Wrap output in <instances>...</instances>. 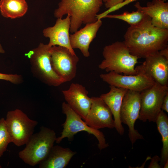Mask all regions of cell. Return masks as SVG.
Here are the masks:
<instances>
[{
  "label": "cell",
  "mask_w": 168,
  "mask_h": 168,
  "mask_svg": "<svg viewBox=\"0 0 168 168\" xmlns=\"http://www.w3.org/2000/svg\"><path fill=\"white\" fill-rule=\"evenodd\" d=\"M164 2H166L167 1V0H163Z\"/></svg>",
  "instance_id": "34"
},
{
  "label": "cell",
  "mask_w": 168,
  "mask_h": 168,
  "mask_svg": "<svg viewBox=\"0 0 168 168\" xmlns=\"http://www.w3.org/2000/svg\"><path fill=\"white\" fill-rule=\"evenodd\" d=\"M0 79L9 81L14 84H19L22 81L21 75L15 74H6L0 73Z\"/></svg>",
  "instance_id": "24"
},
{
  "label": "cell",
  "mask_w": 168,
  "mask_h": 168,
  "mask_svg": "<svg viewBox=\"0 0 168 168\" xmlns=\"http://www.w3.org/2000/svg\"><path fill=\"white\" fill-rule=\"evenodd\" d=\"M126 0H109L105 3V7L109 8Z\"/></svg>",
  "instance_id": "27"
},
{
  "label": "cell",
  "mask_w": 168,
  "mask_h": 168,
  "mask_svg": "<svg viewBox=\"0 0 168 168\" xmlns=\"http://www.w3.org/2000/svg\"><path fill=\"white\" fill-rule=\"evenodd\" d=\"M79 61L76 54H72L68 49L57 45L51 47V65L63 83L70 82L75 77Z\"/></svg>",
  "instance_id": "10"
},
{
  "label": "cell",
  "mask_w": 168,
  "mask_h": 168,
  "mask_svg": "<svg viewBox=\"0 0 168 168\" xmlns=\"http://www.w3.org/2000/svg\"><path fill=\"white\" fill-rule=\"evenodd\" d=\"M51 47L48 44L40 43L25 55L30 59L34 73L46 84L57 86L63 83L51 65Z\"/></svg>",
  "instance_id": "5"
},
{
  "label": "cell",
  "mask_w": 168,
  "mask_h": 168,
  "mask_svg": "<svg viewBox=\"0 0 168 168\" xmlns=\"http://www.w3.org/2000/svg\"><path fill=\"white\" fill-rule=\"evenodd\" d=\"M102 25L101 19H98L94 22L86 24L84 28L70 35V40L72 48L79 49L84 57H89L90 45Z\"/></svg>",
  "instance_id": "16"
},
{
  "label": "cell",
  "mask_w": 168,
  "mask_h": 168,
  "mask_svg": "<svg viewBox=\"0 0 168 168\" xmlns=\"http://www.w3.org/2000/svg\"><path fill=\"white\" fill-rule=\"evenodd\" d=\"M63 113L66 115V119L63 124V129L60 136L57 138L55 142L59 143L64 138H67L72 141L77 133L82 131L87 132L89 134L94 136L98 141L99 148L101 150L109 146L106 143L103 133L98 129L88 126L82 118L68 105L63 102L62 105Z\"/></svg>",
  "instance_id": "6"
},
{
  "label": "cell",
  "mask_w": 168,
  "mask_h": 168,
  "mask_svg": "<svg viewBox=\"0 0 168 168\" xmlns=\"http://www.w3.org/2000/svg\"><path fill=\"white\" fill-rule=\"evenodd\" d=\"M100 77L110 85L140 92L150 87L155 82L151 77L142 73L133 75H123L110 72L101 74Z\"/></svg>",
  "instance_id": "11"
},
{
  "label": "cell",
  "mask_w": 168,
  "mask_h": 168,
  "mask_svg": "<svg viewBox=\"0 0 168 168\" xmlns=\"http://www.w3.org/2000/svg\"><path fill=\"white\" fill-rule=\"evenodd\" d=\"M141 108L140 92L128 90L122 102L120 111V119L122 123L128 127V136L133 145L143 137L134 128L136 120L138 119Z\"/></svg>",
  "instance_id": "9"
},
{
  "label": "cell",
  "mask_w": 168,
  "mask_h": 168,
  "mask_svg": "<svg viewBox=\"0 0 168 168\" xmlns=\"http://www.w3.org/2000/svg\"><path fill=\"white\" fill-rule=\"evenodd\" d=\"M103 2H105V3H106V2H107L109 0H102Z\"/></svg>",
  "instance_id": "32"
},
{
  "label": "cell",
  "mask_w": 168,
  "mask_h": 168,
  "mask_svg": "<svg viewBox=\"0 0 168 168\" xmlns=\"http://www.w3.org/2000/svg\"><path fill=\"white\" fill-rule=\"evenodd\" d=\"M5 121L12 142L17 147L27 143L38 123L18 109L8 111Z\"/></svg>",
  "instance_id": "7"
},
{
  "label": "cell",
  "mask_w": 168,
  "mask_h": 168,
  "mask_svg": "<svg viewBox=\"0 0 168 168\" xmlns=\"http://www.w3.org/2000/svg\"><path fill=\"white\" fill-rule=\"evenodd\" d=\"M163 166V168H168V160L166 161V162L165 163Z\"/></svg>",
  "instance_id": "31"
},
{
  "label": "cell",
  "mask_w": 168,
  "mask_h": 168,
  "mask_svg": "<svg viewBox=\"0 0 168 168\" xmlns=\"http://www.w3.org/2000/svg\"><path fill=\"white\" fill-rule=\"evenodd\" d=\"M62 92L68 105L84 121L91 103L85 87L79 83H72L68 89Z\"/></svg>",
  "instance_id": "14"
},
{
  "label": "cell",
  "mask_w": 168,
  "mask_h": 168,
  "mask_svg": "<svg viewBox=\"0 0 168 168\" xmlns=\"http://www.w3.org/2000/svg\"><path fill=\"white\" fill-rule=\"evenodd\" d=\"M161 110L168 112V92L164 97L162 104Z\"/></svg>",
  "instance_id": "28"
},
{
  "label": "cell",
  "mask_w": 168,
  "mask_h": 168,
  "mask_svg": "<svg viewBox=\"0 0 168 168\" xmlns=\"http://www.w3.org/2000/svg\"><path fill=\"white\" fill-rule=\"evenodd\" d=\"M102 55L104 59L99 65L100 69L125 75L137 74L135 66L138 58L130 53L123 42L117 41L105 46Z\"/></svg>",
  "instance_id": "3"
},
{
  "label": "cell",
  "mask_w": 168,
  "mask_h": 168,
  "mask_svg": "<svg viewBox=\"0 0 168 168\" xmlns=\"http://www.w3.org/2000/svg\"><path fill=\"white\" fill-rule=\"evenodd\" d=\"M157 130L162 138V147L161 152L160 164L163 167L168 160V117L162 110L159 113L155 122Z\"/></svg>",
  "instance_id": "21"
},
{
  "label": "cell",
  "mask_w": 168,
  "mask_h": 168,
  "mask_svg": "<svg viewBox=\"0 0 168 168\" xmlns=\"http://www.w3.org/2000/svg\"><path fill=\"white\" fill-rule=\"evenodd\" d=\"M160 158L157 156H155L151 159V161L148 168H161V165L158 163Z\"/></svg>",
  "instance_id": "26"
},
{
  "label": "cell",
  "mask_w": 168,
  "mask_h": 168,
  "mask_svg": "<svg viewBox=\"0 0 168 168\" xmlns=\"http://www.w3.org/2000/svg\"><path fill=\"white\" fill-rule=\"evenodd\" d=\"M145 58L142 64L135 67L137 73L146 74L155 82L168 86V59L161 55L159 52Z\"/></svg>",
  "instance_id": "12"
},
{
  "label": "cell",
  "mask_w": 168,
  "mask_h": 168,
  "mask_svg": "<svg viewBox=\"0 0 168 168\" xmlns=\"http://www.w3.org/2000/svg\"><path fill=\"white\" fill-rule=\"evenodd\" d=\"M90 109L84 120L89 127L99 130L104 128L115 127L113 114L110 109L100 97H91Z\"/></svg>",
  "instance_id": "13"
},
{
  "label": "cell",
  "mask_w": 168,
  "mask_h": 168,
  "mask_svg": "<svg viewBox=\"0 0 168 168\" xmlns=\"http://www.w3.org/2000/svg\"><path fill=\"white\" fill-rule=\"evenodd\" d=\"M5 52L4 50L0 43V54H3Z\"/></svg>",
  "instance_id": "30"
},
{
  "label": "cell",
  "mask_w": 168,
  "mask_h": 168,
  "mask_svg": "<svg viewBox=\"0 0 168 168\" xmlns=\"http://www.w3.org/2000/svg\"><path fill=\"white\" fill-rule=\"evenodd\" d=\"M159 54L168 59V46L159 51Z\"/></svg>",
  "instance_id": "29"
},
{
  "label": "cell",
  "mask_w": 168,
  "mask_h": 168,
  "mask_svg": "<svg viewBox=\"0 0 168 168\" xmlns=\"http://www.w3.org/2000/svg\"><path fill=\"white\" fill-rule=\"evenodd\" d=\"M12 142L11 139L7 130L5 119H0V158L6 151L9 143Z\"/></svg>",
  "instance_id": "23"
},
{
  "label": "cell",
  "mask_w": 168,
  "mask_h": 168,
  "mask_svg": "<svg viewBox=\"0 0 168 168\" xmlns=\"http://www.w3.org/2000/svg\"><path fill=\"white\" fill-rule=\"evenodd\" d=\"M2 167L0 165V168H1Z\"/></svg>",
  "instance_id": "33"
},
{
  "label": "cell",
  "mask_w": 168,
  "mask_h": 168,
  "mask_svg": "<svg viewBox=\"0 0 168 168\" xmlns=\"http://www.w3.org/2000/svg\"><path fill=\"white\" fill-rule=\"evenodd\" d=\"M137 10L149 16L154 26L168 29V2L163 0H152L148 2L146 6L142 7L139 2L134 5Z\"/></svg>",
  "instance_id": "17"
},
{
  "label": "cell",
  "mask_w": 168,
  "mask_h": 168,
  "mask_svg": "<svg viewBox=\"0 0 168 168\" xmlns=\"http://www.w3.org/2000/svg\"><path fill=\"white\" fill-rule=\"evenodd\" d=\"M76 153L69 148L54 146L47 156L39 164V168H64Z\"/></svg>",
  "instance_id": "19"
},
{
  "label": "cell",
  "mask_w": 168,
  "mask_h": 168,
  "mask_svg": "<svg viewBox=\"0 0 168 168\" xmlns=\"http://www.w3.org/2000/svg\"><path fill=\"white\" fill-rule=\"evenodd\" d=\"M147 15L138 10L131 12H128L119 15H106L104 18H115L124 21L130 25V26L137 25L143 21Z\"/></svg>",
  "instance_id": "22"
},
{
  "label": "cell",
  "mask_w": 168,
  "mask_h": 168,
  "mask_svg": "<svg viewBox=\"0 0 168 168\" xmlns=\"http://www.w3.org/2000/svg\"><path fill=\"white\" fill-rule=\"evenodd\" d=\"M56 138L54 131L41 127L40 131L32 135L24 148L19 152V157L30 166L39 164L49 153Z\"/></svg>",
  "instance_id": "4"
},
{
  "label": "cell",
  "mask_w": 168,
  "mask_h": 168,
  "mask_svg": "<svg viewBox=\"0 0 168 168\" xmlns=\"http://www.w3.org/2000/svg\"><path fill=\"white\" fill-rule=\"evenodd\" d=\"M109 91L101 94L100 97L111 110L114 117L115 127L120 135H123L124 130L120 119V111L124 97L128 90L110 86Z\"/></svg>",
  "instance_id": "18"
},
{
  "label": "cell",
  "mask_w": 168,
  "mask_h": 168,
  "mask_svg": "<svg viewBox=\"0 0 168 168\" xmlns=\"http://www.w3.org/2000/svg\"><path fill=\"white\" fill-rule=\"evenodd\" d=\"M28 9L25 0H0V11L6 18L15 19L25 15Z\"/></svg>",
  "instance_id": "20"
},
{
  "label": "cell",
  "mask_w": 168,
  "mask_h": 168,
  "mask_svg": "<svg viewBox=\"0 0 168 168\" xmlns=\"http://www.w3.org/2000/svg\"><path fill=\"white\" fill-rule=\"evenodd\" d=\"M103 4L102 0H61L54 12L57 18H62L65 14L70 16V31H77L82 24L94 22Z\"/></svg>",
  "instance_id": "2"
},
{
  "label": "cell",
  "mask_w": 168,
  "mask_h": 168,
  "mask_svg": "<svg viewBox=\"0 0 168 168\" xmlns=\"http://www.w3.org/2000/svg\"><path fill=\"white\" fill-rule=\"evenodd\" d=\"M137 0H127L124 1L123 2L118 4L115 6H114L111 8H109L106 11L103 12L99 14V17L101 18H104V17L110 13L114 12L122 8L124 6L128 4L130 2Z\"/></svg>",
  "instance_id": "25"
},
{
  "label": "cell",
  "mask_w": 168,
  "mask_h": 168,
  "mask_svg": "<svg viewBox=\"0 0 168 168\" xmlns=\"http://www.w3.org/2000/svg\"><path fill=\"white\" fill-rule=\"evenodd\" d=\"M168 87L155 82L150 87L140 92L141 108L138 119L155 122L161 110L163 99Z\"/></svg>",
  "instance_id": "8"
},
{
  "label": "cell",
  "mask_w": 168,
  "mask_h": 168,
  "mask_svg": "<svg viewBox=\"0 0 168 168\" xmlns=\"http://www.w3.org/2000/svg\"><path fill=\"white\" fill-rule=\"evenodd\" d=\"M124 38L123 42L132 54L145 58L168 46V29L154 26L147 16L140 24L130 26Z\"/></svg>",
  "instance_id": "1"
},
{
  "label": "cell",
  "mask_w": 168,
  "mask_h": 168,
  "mask_svg": "<svg viewBox=\"0 0 168 168\" xmlns=\"http://www.w3.org/2000/svg\"><path fill=\"white\" fill-rule=\"evenodd\" d=\"M70 16L67 14L64 19L58 18L53 26L44 29L43 31V35L49 39L48 45L50 47L57 45L65 47L72 54H75L70 40Z\"/></svg>",
  "instance_id": "15"
}]
</instances>
